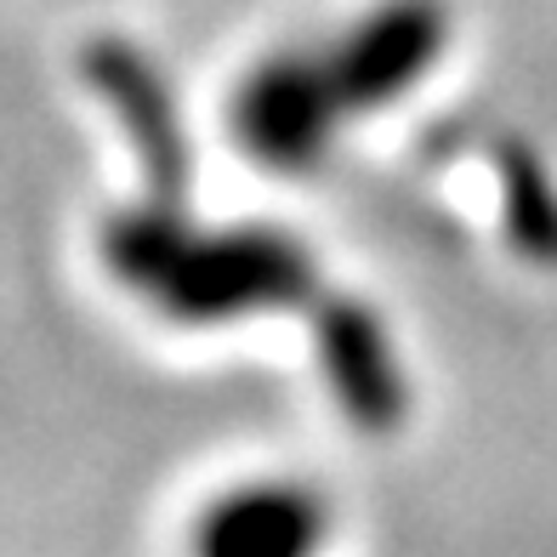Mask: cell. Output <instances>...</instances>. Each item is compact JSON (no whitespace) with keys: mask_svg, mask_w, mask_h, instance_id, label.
<instances>
[{"mask_svg":"<svg viewBox=\"0 0 557 557\" xmlns=\"http://www.w3.org/2000/svg\"><path fill=\"white\" fill-rule=\"evenodd\" d=\"M336 506L308 478H239L199 500L183 557H331Z\"/></svg>","mask_w":557,"mask_h":557,"instance_id":"obj_1","label":"cell"}]
</instances>
